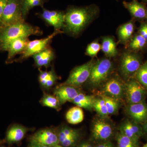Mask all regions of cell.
<instances>
[{
    "instance_id": "1",
    "label": "cell",
    "mask_w": 147,
    "mask_h": 147,
    "mask_svg": "<svg viewBox=\"0 0 147 147\" xmlns=\"http://www.w3.org/2000/svg\"><path fill=\"white\" fill-rule=\"evenodd\" d=\"M42 34V31L39 28L25 21L0 28V50L5 51L9 43L16 38Z\"/></svg>"
},
{
    "instance_id": "2",
    "label": "cell",
    "mask_w": 147,
    "mask_h": 147,
    "mask_svg": "<svg viewBox=\"0 0 147 147\" xmlns=\"http://www.w3.org/2000/svg\"><path fill=\"white\" fill-rule=\"evenodd\" d=\"M92 13L88 8L72 7L65 13L64 28L68 32L77 34L91 20Z\"/></svg>"
},
{
    "instance_id": "3",
    "label": "cell",
    "mask_w": 147,
    "mask_h": 147,
    "mask_svg": "<svg viewBox=\"0 0 147 147\" xmlns=\"http://www.w3.org/2000/svg\"><path fill=\"white\" fill-rule=\"evenodd\" d=\"M23 0H7L0 24V28L25 21L22 14Z\"/></svg>"
},
{
    "instance_id": "4",
    "label": "cell",
    "mask_w": 147,
    "mask_h": 147,
    "mask_svg": "<svg viewBox=\"0 0 147 147\" xmlns=\"http://www.w3.org/2000/svg\"><path fill=\"white\" fill-rule=\"evenodd\" d=\"M62 32L60 30H55L53 34L48 36L46 37L40 39H36L32 41H29L23 54L17 60V61H22L26 59L32 55L41 52L49 47L52 40L57 35L59 34Z\"/></svg>"
},
{
    "instance_id": "5",
    "label": "cell",
    "mask_w": 147,
    "mask_h": 147,
    "mask_svg": "<svg viewBox=\"0 0 147 147\" xmlns=\"http://www.w3.org/2000/svg\"><path fill=\"white\" fill-rule=\"evenodd\" d=\"M95 63L92 60L74 69L68 79L62 85L78 87L89 79L91 71Z\"/></svg>"
},
{
    "instance_id": "6",
    "label": "cell",
    "mask_w": 147,
    "mask_h": 147,
    "mask_svg": "<svg viewBox=\"0 0 147 147\" xmlns=\"http://www.w3.org/2000/svg\"><path fill=\"white\" fill-rule=\"evenodd\" d=\"M113 64L110 60L102 59L94 63L89 77L92 85L98 86L105 81L112 70Z\"/></svg>"
},
{
    "instance_id": "7",
    "label": "cell",
    "mask_w": 147,
    "mask_h": 147,
    "mask_svg": "<svg viewBox=\"0 0 147 147\" xmlns=\"http://www.w3.org/2000/svg\"><path fill=\"white\" fill-rule=\"evenodd\" d=\"M39 16L46 24L54 27L55 30H60L64 26L65 13L62 11L49 10L43 8Z\"/></svg>"
},
{
    "instance_id": "8",
    "label": "cell",
    "mask_w": 147,
    "mask_h": 147,
    "mask_svg": "<svg viewBox=\"0 0 147 147\" xmlns=\"http://www.w3.org/2000/svg\"><path fill=\"white\" fill-rule=\"evenodd\" d=\"M31 140L49 147L59 144L57 132L50 128L37 131L32 136Z\"/></svg>"
},
{
    "instance_id": "9",
    "label": "cell",
    "mask_w": 147,
    "mask_h": 147,
    "mask_svg": "<svg viewBox=\"0 0 147 147\" xmlns=\"http://www.w3.org/2000/svg\"><path fill=\"white\" fill-rule=\"evenodd\" d=\"M113 134V129L110 124L102 119L95 121L93 125L92 136L97 141H106Z\"/></svg>"
},
{
    "instance_id": "10",
    "label": "cell",
    "mask_w": 147,
    "mask_h": 147,
    "mask_svg": "<svg viewBox=\"0 0 147 147\" xmlns=\"http://www.w3.org/2000/svg\"><path fill=\"white\" fill-rule=\"evenodd\" d=\"M125 92L127 99L130 104L142 102L146 95L144 88L134 81H130L126 84Z\"/></svg>"
},
{
    "instance_id": "11",
    "label": "cell",
    "mask_w": 147,
    "mask_h": 147,
    "mask_svg": "<svg viewBox=\"0 0 147 147\" xmlns=\"http://www.w3.org/2000/svg\"><path fill=\"white\" fill-rule=\"evenodd\" d=\"M140 61L136 55L130 53L124 54L121 64V69L124 76H128L136 72L140 68Z\"/></svg>"
},
{
    "instance_id": "12",
    "label": "cell",
    "mask_w": 147,
    "mask_h": 147,
    "mask_svg": "<svg viewBox=\"0 0 147 147\" xmlns=\"http://www.w3.org/2000/svg\"><path fill=\"white\" fill-rule=\"evenodd\" d=\"M29 41L28 37H21L9 42L5 50L8 52L7 62L9 63L16 55L23 54Z\"/></svg>"
},
{
    "instance_id": "13",
    "label": "cell",
    "mask_w": 147,
    "mask_h": 147,
    "mask_svg": "<svg viewBox=\"0 0 147 147\" xmlns=\"http://www.w3.org/2000/svg\"><path fill=\"white\" fill-rule=\"evenodd\" d=\"M79 94L75 87L62 84L56 88L54 91V95L58 98L61 105L67 101L72 102Z\"/></svg>"
},
{
    "instance_id": "14",
    "label": "cell",
    "mask_w": 147,
    "mask_h": 147,
    "mask_svg": "<svg viewBox=\"0 0 147 147\" xmlns=\"http://www.w3.org/2000/svg\"><path fill=\"white\" fill-rule=\"evenodd\" d=\"M34 60L35 65L40 68L41 67L48 68L55 57V54L52 47L49 46L39 53L32 56Z\"/></svg>"
},
{
    "instance_id": "15",
    "label": "cell",
    "mask_w": 147,
    "mask_h": 147,
    "mask_svg": "<svg viewBox=\"0 0 147 147\" xmlns=\"http://www.w3.org/2000/svg\"><path fill=\"white\" fill-rule=\"evenodd\" d=\"M127 110L129 115L137 122L142 123L147 120V105L144 102L130 104Z\"/></svg>"
},
{
    "instance_id": "16",
    "label": "cell",
    "mask_w": 147,
    "mask_h": 147,
    "mask_svg": "<svg viewBox=\"0 0 147 147\" xmlns=\"http://www.w3.org/2000/svg\"><path fill=\"white\" fill-rule=\"evenodd\" d=\"M29 129L19 125H13L10 127L6 134L5 141L9 144L17 143L22 140Z\"/></svg>"
},
{
    "instance_id": "17",
    "label": "cell",
    "mask_w": 147,
    "mask_h": 147,
    "mask_svg": "<svg viewBox=\"0 0 147 147\" xmlns=\"http://www.w3.org/2000/svg\"><path fill=\"white\" fill-rule=\"evenodd\" d=\"M103 90L108 96L118 100L122 96L123 87L118 80L113 78L105 84Z\"/></svg>"
},
{
    "instance_id": "18",
    "label": "cell",
    "mask_w": 147,
    "mask_h": 147,
    "mask_svg": "<svg viewBox=\"0 0 147 147\" xmlns=\"http://www.w3.org/2000/svg\"><path fill=\"white\" fill-rule=\"evenodd\" d=\"M119 129L121 133L137 143L142 134L141 127L129 121H127L121 125Z\"/></svg>"
},
{
    "instance_id": "19",
    "label": "cell",
    "mask_w": 147,
    "mask_h": 147,
    "mask_svg": "<svg viewBox=\"0 0 147 147\" xmlns=\"http://www.w3.org/2000/svg\"><path fill=\"white\" fill-rule=\"evenodd\" d=\"M65 117L69 123L77 124L84 120V113L82 108L76 106L70 108L66 114Z\"/></svg>"
},
{
    "instance_id": "20",
    "label": "cell",
    "mask_w": 147,
    "mask_h": 147,
    "mask_svg": "<svg viewBox=\"0 0 147 147\" xmlns=\"http://www.w3.org/2000/svg\"><path fill=\"white\" fill-rule=\"evenodd\" d=\"M124 5L134 17L139 18H145L146 16L147 12L144 7L137 2L127 3L124 2Z\"/></svg>"
},
{
    "instance_id": "21",
    "label": "cell",
    "mask_w": 147,
    "mask_h": 147,
    "mask_svg": "<svg viewBox=\"0 0 147 147\" xmlns=\"http://www.w3.org/2000/svg\"><path fill=\"white\" fill-rule=\"evenodd\" d=\"M94 100L93 96L79 93L72 100V102L80 108L90 110L93 108Z\"/></svg>"
},
{
    "instance_id": "22",
    "label": "cell",
    "mask_w": 147,
    "mask_h": 147,
    "mask_svg": "<svg viewBox=\"0 0 147 147\" xmlns=\"http://www.w3.org/2000/svg\"><path fill=\"white\" fill-rule=\"evenodd\" d=\"M101 49L105 55L109 57H115L117 54L115 42L111 38L106 37L103 39Z\"/></svg>"
},
{
    "instance_id": "23",
    "label": "cell",
    "mask_w": 147,
    "mask_h": 147,
    "mask_svg": "<svg viewBox=\"0 0 147 147\" xmlns=\"http://www.w3.org/2000/svg\"><path fill=\"white\" fill-rule=\"evenodd\" d=\"M41 105L43 106L53 108L57 110L60 109L59 101L55 95L44 93L40 100Z\"/></svg>"
},
{
    "instance_id": "24",
    "label": "cell",
    "mask_w": 147,
    "mask_h": 147,
    "mask_svg": "<svg viewBox=\"0 0 147 147\" xmlns=\"http://www.w3.org/2000/svg\"><path fill=\"white\" fill-rule=\"evenodd\" d=\"M45 0H23L22 1V14L24 18L28 15L29 11L37 6L43 7Z\"/></svg>"
},
{
    "instance_id": "25",
    "label": "cell",
    "mask_w": 147,
    "mask_h": 147,
    "mask_svg": "<svg viewBox=\"0 0 147 147\" xmlns=\"http://www.w3.org/2000/svg\"><path fill=\"white\" fill-rule=\"evenodd\" d=\"M134 25L131 22L124 24L119 30V35L122 41H125L129 39L134 32Z\"/></svg>"
},
{
    "instance_id": "26",
    "label": "cell",
    "mask_w": 147,
    "mask_h": 147,
    "mask_svg": "<svg viewBox=\"0 0 147 147\" xmlns=\"http://www.w3.org/2000/svg\"><path fill=\"white\" fill-rule=\"evenodd\" d=\"M109 115H113L117 111L119 108L118 100L107 95L102 96Z\"/></svg>"
},
{
    "instance_id": "27",
    "label": "cell",
    "mask_w": 147,
    "mask_h": 147,
    "mask_svg": "<svg viewBox=\"0 0 147 147\" xmlns=\"http://www.w3.org/2000/svg\"><path fill=\"white\" fill-rule=\"evenodd\" d=\"M118 147H138V143L120 132L117 137Z\"/></svg>"
},
{
    "instance_id": "28",
    "label": "cell",
    "mask_w": 147,
    "mask_h": 147,
    "mask_svg": "<svg viewBox=\"0 0 147 147\" xmlns=\"http://www.w3.org/2000/svg\"><path fill=\"white\" fill-rule=\"evenodd\" d=\"M93 108L100 116L103 117H108L109 115L105 106V101L102 98L95 99Z\"/></svg>"
},
{
    "instance_id": "29",
    "label": "cell",
    "mask_w": 147,
    "mask_h": 147,
    "mask_svg": "<svg viewBox=\"0 0 147 147\" xmlns=\"http://www.w3.org/2000/svg\"><path fill=\"white\" fill-rule=\"evenodd\" d=\"M136 77L142 85L147 88V62L140 67L137 70Z\"/></svg>"
},
{
    "instance_id": "30",
    "label": "cell",
    "mask_w": 147,
    "mask_h": 147,
    "mask_svg": "<svg viewBox=\"0 0 147 147\" xmlns=\"http://www.w3.org/2000/svg\"><path fill=\"white\" fill-rule=\"evenodd\" d=\"M80 137V134L77 131L70 136L67 137L59 144L64 147H72L76 145Z\"/></svg>"
},
{
    "instance_id": "31",
    "label": "cell",
    "mask_w": 147,
    "mask_h": 147,
    "mask_svg": "<svg viewBox=\"0 0 147 147\" xmlns=\"http://www.w3.org/2000/svg\"><path fill=\"white\" fill-rule=\"evenodd\" d=\"M146 40L141 35H139L134 38L130 44V47L133 50L141 49L145 46Z\"/></svg>"
},
{
    "instance_id": "32",
    "label": "cell",
    "mask_w": 147,
    "mask_h": 147,
    "mask_svg": "<svg viewBox=\"0 0 147 147\" xmlns=\"http://www.w3.org/2000/svg\"><path fill=\"white\" fill-rule=\"evenodd\" d=\"M59 77L55 73L54 69H52L51 70L49 71V74L46 79V84L44 89H49L50 88L55 85Z\"/></svg>"
},
{
    "instance_id": "33",
    "label": "cell",
    "mask_w": 147,
    "mask_h": 147,
    "mask_svg": "<svg viewBox=\"0 0 147 147\" xmlns=\"http://www.w3.org/2000/svg\"><path fill=\"white\" fill-rule=\"evenodd\" d=\"M101 49V46L98 42H92L88 45L86 49V54L91 57H95Z\"/></svg>"
},
{
    "instance_id": "34",
    "label": "cell",
    "mask_w": 147,
    "mask_h": 147,
    "mask_svg": "<svg viewBox=\"0 0 147 147\" xmlns=\"http://www.w3.org/2000/svg\"><path fill=\"white\" fill-rule=\"evenodd\" d=\"M49 74V71H40L39 76H38V81L40 85L43 88H44L46 84V79Z\"/></svg>"
},
{
    "instance_id": "35",
    "label": "cell",
    "mask_w": 147,
    "mask_h": 147,
    "mask_svg": "<svg viewBox=\"0 0 147 147\" xmlns=\"http://www.w3.org/2000/svg\"><path fill=\"white\" fill-rule=\"evenodd\" d=\"M7 0H0V24L2 17L3 12Z\"/></svg>"
},
{
    "instance_id": "36",
    "label": "cell",
    "mask_w": 147,
    "mask_h": 147,
    "mask_svg": "<svg viewBox=\"0 0 147 147\" xmlns=\"http://www.w3.org/2000/svg\"><path fill=\"white\" fill-rule=\"evenodd\" d=\"M140 35L143 36L144 39L147 41V32L145 24L142 26V28L140 29Z\"/></svg>"
},
{
    "instance_id": "37",
    "label": "cell",
    "mask_w": 147,
    "mask_h": 147,
    "mask_svg": "<svg viewBox=\"0 0 147 147\" xmlns=\"http://www.w3.org/2000/svg\"><path fill=\"white\" fill-rule=\"evenodd\" d=\"M28 147H49L45 145L41 144L38 142H35V141L30 140V144Z\"/></svg>"
},
{
    "instance_id": "38",
    "label": "cell",
    "mask_w": 147,
    "mask_h": 147,
    "mask_svg": "<svg viewBox=\"0 0 147 147\" xmlns=\"http://www.w3.org/2000/svg\"><path fill=\"white\" fill-rule=\"evenodd\" d=\"M95 147H114L113 144L110 142H106L96 146Z\"/></svg>"
},
{
    "instance_id": "39",
    "label": "cell",
    "mask_w": 147,
    "mask_h": 147,
    "mask_svg": "<svg viewBox=\"0 0 147 147\" xmlns=\"http://www.w3.org/2000/svg\"><path fill=\"white\" fill-rule=\"evenodd\" d=\"M82 144L83 147H92L91 145L88 143H84Z\"/></svg>"
},
{
    "instance_id": "40",
    "label": "cell",
    "mask_w": 147,
    "mask_h": 147,
    "mask_svg": "<svg viewBox=\"0 0 147 147\" xmlns=\"http://www.w3.org/2000/svg\"><path fill=\"white\" fill-rule=\"evenodd\" d=\"M144 129L146 132H147V120L145 122V124L144 125Z\"/></svg>"
},
{
    "instance_id": "41",
    "label": "cell",
    "mask_w": 147,
    "mask_h": 147,
    "mask_svg": "<svg viewBox=\"0 0 147 147\" xmlns=\"http://www.w3.org/2000/svg\"><path fill=\"white\" fill-rule=\"evenodd\" d=\"M50 147H64L62 146H61V145L60 144H58L55 145V146H53Z\"/></svg>"
},
{
    "instance_id": "42",
    "label": "cell",
    "mask_w": 147,
    "mask_h": 147,
    "mask_svg": "<svg viewBox=\"0 0 147 147\" xmlns=\"http://www.w3.org/2000/svg\"><path fill=\"white\" fill-rule=\"evenodd\" d=\"M143 147H147V144H146L144 145V146H143Z\"/></svg>"
},
{
    "instance_id": "43",
    "label": "cell",
    "mask_w": 147,
    "mask_h": 147,
    "mask_svg": "<svg viewBox=\"0 0 147 147\" xmlns=\"http://www.w3.org/2000/svg\"><path fill=\"white\" fill-rule=\"evenodd\" d=\"M78 147H83V146H82V144H80V145H79V146H78Z\"/></svg>"
},
{
    "instance_id": "44",
    "label": "cell",
    "mask_w": 147,
    "mask_h": 147,
    "mask_svg": "<svg viewBox=\"0 0 147 147\" xmlns=\"http://www.w3.org/2000/svg\"><path fill=\"white\" fill-rule=\"evenodd\" d=\"M145 26H146V30L147 32V25H146V24H145Z\"/></svg>"
},
{
    "instance_id": "45",
    "label": "cell",
    "mask_w": 147,
    "mask_h": 147,
    "mask_svg": "<svg viewBox=\"0 0 147 147\" xmlns=\"http://www.w3.org/2000/svg\"><path fill=\"white\" fill-rule=\"evenodd\" d=\"M1 144V141H0V144Z\"/></svg>"
},
{
    "instance_id": "46",
    "label": "cell",
    "mask_w": 147,
    "mask_h": 147,
    "mask_svg": "<svg viewBox=\"0 0 147 147\" xmlns=\"http://www.w3.org/2000/svg\"></svg>"
}]
</instances>
